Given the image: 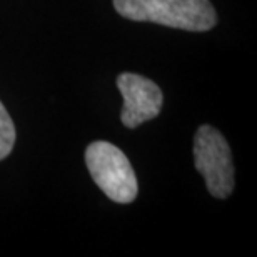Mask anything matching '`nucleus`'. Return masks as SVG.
I'll return each mask as SVG.
<instances>
[{"mask_svg": "<svg viewBox=\"0 0 257 257\" xmlns=\"http://www.w3.org/2000/svg\"><path fill=\"white\" fill-rule=\"evenodd\" d=\"M114 7L128 20L189 32H207L217 24V14L209 0H114Z\"/></svg>", "mask_w": 257, "mask_h": 257, "instance_id": "1", "label": "nucleus"}, {"mask_svg": "<svg viewBox=\"0 0 257 257\" xmlns=\"http://www.w3.org/2000/svg\"><path fill=\"white\" fill-rule=\"evenodd\" d=\"M85 164L94 182L110 200L131 204L139 194V182L131 161L119 147L95 141L85 149Z\"/></svg>", "mask_w": 257, "mask_h": 257, "instance_id": "2", "label": "nucleus"}, {"mask_svg": "<svg viewBox=\"0 0 257 257\" xmlns=\"http://www.w3.org/2000/svg\"><path fill=\"white\" fill-rule=\"evenodd\" d=\"M194 166L215 199H227L235 186L232 151L217 128L204 124L194 136Z\"/></svg>", "mask_w": 257, "mask_h": 257, "instance_id": "3", "label": "nucleus"}, {"mask_svg": "<svg viewBox=\"0 0 257 257\" xmlns=\"http://www.w3.org/2000/svg\"><path fill=\"white\" fill-rule=\"evenodd\" d=\"M124 105L120 110V120L127 128H136L161 114L164 94L156 82L139 74L124 72L117 77Z\"/></svg>", "mask_w": 257, "mask_h": 257, "instance_id": "4", "label": "nucleus"}, {"mask_svg": "<svg viewBox=\"0 0 257 257\" xmlns=\"http://www.w3.org/2000/svg\"><path fill=\"white\" fill-rule=\"evenodd\" d=\"M15 125L5 105L0 102V161L10 156L15 144Z\"/></svg>", "mask_w": 257, "mask_h": 257, "instance_id": "5", "label": "nucleus"}]
</instances>
